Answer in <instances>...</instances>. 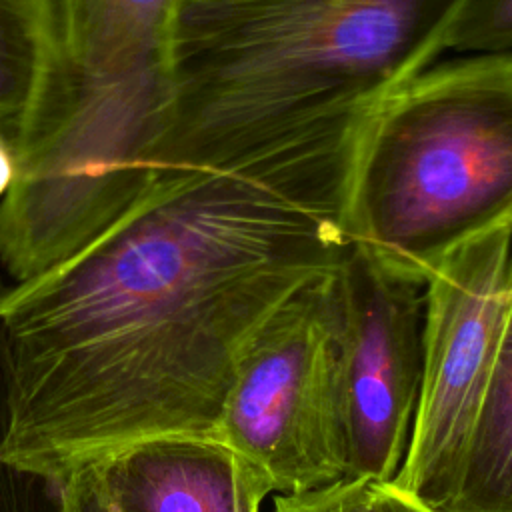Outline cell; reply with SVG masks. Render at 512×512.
<instances>
[{"instance_id": "1", "label": "cell", "mask_w": 512, "mask_h": 512, "mask_svg": "<svg viewBox=\"0 0 512 512\" xmlns=\"http://www.w3.org/2000/svg\"><path fill=\"white\" fill-rule=\"evenodd\" d=\"M362 126L224 168L156 166L106 230L4 290L14 422L0 460L60 484L136 442L214 436L256 332L350 248Z\"/></svg>"}, {"instance_id": "2", "label": "cell", "mask_w": 512, "mask_h": 512, "mask_svg": "<svg viewBox=\"0 0 512 512\" xmlns=\"http://www.w3.org/2000/svg\"><path fill=\"white\" fill-rule=\"evenodd\" d=\"M466 0H174L152 166L224 168L364 120L448 50Z\"/></svg>"}, {"instance_id": "3", "label": "cell", "mask_w": 512, "mask_h": 512, "mask_svg": "<svg viewBox=\"0 0 512 512\" xmlns=\"http://www.w3.org/2000/svg\"><path fill=\"white\" fill-rule=\"evenodd\" d=\"M512 216V54L434 64L366 118L344 232L390 270L426 280L468 236Z\"/></svg>"}, {"instance_id": "4", "label": "cell", "mask_w": 512, "mask_h": 512, "mask_svg": "<svg viewBox=\"0 0 512 512\" xmlns=\"http://www.w3.org/2000/svg\"><path fill=\"white\" fill-rule=\"evenodd\" d=\"M512 216L424 280L422 374L392 484L434 512H512Z\"/></svg>"}, {"instance_id": "5", "label": "cell", "mask_w": 512, "mask_h": 512, "mask_svg": "<svg viewBox=\"0 0 512 512\" xmlns=\"http://www.w3.org/2000/svg\"><path fill=\"white\" fill-rule=\"evenodd\" d=\"M164 102L162 66L68 86L32 116L0 198V262L16 282L66 260L140 196Z\"/></svg>"}, {"instance_id": "6", "label": "cell", "mask_w": 512, "mask_h": 512, "mask_svg": "<svg viewBox=\"0 0 512 512\" xmlns=\"http://www.w3.org/2000/svg\"><path fill=\"white\" fill-rule=\"evenodd\" d=\"M336 270L292 296L256 332L214 432L282 494L316 490L346 474L336 400Z\"/></svg>"}, {"instance_id": "7", "label": "cell", "mask_w": 512, "mask_h": 512, "mask_svg": "<svg viewBox=\"0 0 512 512\" xmlns=\"http://www.w3.org/2000/svg\"><path fill=\"white\" fill-rule=\"evenodd\" d=\"M334 298L344 480L392 482L420 390L424 282L350 244L334 276Z\"/></svg>"}, {"instance_id": "8", "label": "cell", "mask_w": 512, "mask_h": 512, "mask_svg": "<svg viewBox=\"0 0 512 512\" xmlns=\"http://www.w3.org/2000/svg\"><path fill=\"white\" fill-rule=\"evenodd\" d=\"M94 464L122 512H260L274 490L262 468L204 434L150 438Z\"/></svg>"}, {"instance_id": "9", "label": "cell", "mask_w": 512, "mask_h": 512, "mask_svg": "<svg viewBox=\"0 0 512 512\" xmlns=\"http://www.w3.org/2000/svg\"><path fill=\"white\" fill-rule=\"evenodd\" d=\"M46 84L116 82L162 66L174 0H38Z\"/></svg>"}, {"instance_id": "10", "label": "cell", "mask_w": 512, "mask_h": 512, "mask_svg": "<svg viewBox=\"0 0 512 512\" xmlns=\"http://www.w3.org/2000/svg\"><path fill=\"white\" fill-rule=\"evenodd\" d=\"M46 64L38 0H0V198L12 180V152L36 104Z\"/></svg>"}, {"instance_id": "11", "label": "cell", "mask_w": 512, "mask_h": 512, "mask_svg": "<svg viewBox=\"0 0 512 512\" xmlns=\"http://www.w3.org/2000/svg\"><path fill=\"white\" fill-rule=\"evenodd\" d=\"M14 422V378L8 340L0 322V452ZM60 484L28 468L0 460V512H60Z\"/></svg>"}, {"instance_id": "12", "label": "cell", "mask_w": 512, "mask_h": 512, "mask_svg": "<svg viewBox=\"0 0 512 512\" xmlns=\"http://www.w3.org/2000/svg\"><path fill=\"white\" fill-rule=\"evenodd\" d=\"M512 0H466L454 22L448 50L510 54Z\"/></svg>"}, {"instance_id": "13", "label": "cell", "mask_w": 512, "mask_h": 512, "mask_svg": "<svg viewBox=\"0 0 512 512\" xmlns=\"http://www.w3.org/2000/svg\"><path fill=\"white\" fill-rule=\"evenodd\" d=\"M274 512H378L376 488L368 480H340L316 490L282 494Z\"/></svg>"}, {"instance_id": "14", "label": "cell", "mask_w": 512, "mask_h": 512, "mask_svg": "<svg viewBox=\"0 0 512 512\" xmlns=\"http://www.w3.org/2000/svg\"><path fill=\"white\" fill-rule=\"evenodd\" d=\"M60 498V512H122L104 486L96 464L72 470L60 482Z\"/></svg>"}, {"instance_id": "15", "label": "cell", "mask_w": 512, "mask_h": 512, "mask_svg": "<svg viewBox=\"0 0 512 512\" xmlns=\"http://www.w3.org/2000/svg\"><path fill=\"white\" fill-rule=\"evenodd\" d=\"M378 512H434L402 490H398L392 482H374Z\"/></svg>"}]
</instances>
